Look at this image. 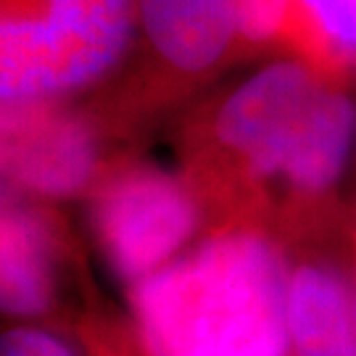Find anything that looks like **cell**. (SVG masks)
<instances>
[{
    "label": "cell",
    "mask_w": 356,
    "mask_h": 356,
    "mask_svg": "<svg viewBox=\"0 0 356 356\" xmlns=\"http://www.w3.org/2000/svg\"><path fill=\"white\" fill-rule=\"evenodd\" d=\"M0 356H111L98 319L82 327L58 325H0Z\"/></svg>",
    "instance_id": "30bf717a"
},
{
    "label": "cell",
    "mask_w": 356,
    "mask_h": 356,
    "mask_svg": "<svg viewBox=\"0 0 356 356\" xmlns=\"http://www.w3.org/2000/svg\"><path fill=\"white\" fill-rule=\"evenodd\" d=\"M135 38L138 0H0V101H85Z\"/></svg>",
    "instance_id": "277c9868"
},
{
    "label": "cell",
    "mask_w": 356,
    "mask_h": 356,
    "mask_svg": "<svg viewBox=\"0 0 356 356\" xmlns=\"http://www.w3.org/2000/svg\"><path fill=\"white\" fill-rule=\"evenodd\" d=\"M280 51L346 82L356 72V0H291Z\"/></svg>",
    "instance_id": "9c48e42d"
},
{
    "label": "cell",
    "mask_w": 356,
    "mask_h": 356,
    "mask_svg": "<svg viewBox=\"0 0 356 356\" xmlns=\"http://www.w3.org/2000/svg\"><path fill=\"white\" fill-rule=\"evenodd\" d=\"M351 264H354L351 275H354V282H356V219L351 222Z\"/></svg>",
    "instance_id": "8fae6325"
},
{
    "label": "cell",
    "mask_w": 356,
    "mask_h": 356,
    "mask_svg": "<svg viewBox=\"0 0 356 356\" xmlns=\"http://www.w3.org/2000/svg\"><path fill=\"white\" fill-rule=\"evenodd\" d=\"M179 172L209 227L312 222L332 201L356 145V103L343 79L275 58L179 127Z\"/></svg>",
    "instance_id": "6da1fadb"
},
{
    "label": "cell",
    "mask_w": 356,
    "mask_h": 356,
    "mask_svg": "<svg viewBox=\"0 0 356 356\" xmlns=\"http://www.w3.org/2000/svg\"><path fill=\"white\" fill-rule=\"evenodd\" d=\"M291 264L280 235L214 225L177 261L127 291L122 356H291Z\"/></svg>",
    "instance_id": "7a4b0ae2"
},
{
    "label": "cell",
    "mask_w": 356,
    "mask_h": 356,
    "mask_svg": "<svg viewBox=\"0 0 356 356\" xmlns=\"http://www.w3.org/2000/svg\"><path fill=\"white\" fill-rule=\"evenodd\" d=\"M76 248L61 204L0 188V325L82 327L92 319Z\"/></svg>",
    "instance_id": "8992f818"
},
{
    "label": "cell",
    "mask_w": 356,
    "mask_h": 356,
    "mask_svg": "<svg viewBox=\"0 0 356 356\" xmlns=\"http://www.w3.org/2000/svg\"><path fill=\"white\" fill-rule=\"evenodd\" d=\"M85 201L95 251L124 291L177 261L209 229L182 172L148 159L116 156Z\"/></svg>",
    "instance_id": "5b68a950"
},
{
    "label": "cell",
    "mask_w": 356,
    "mask_h": 356,
    "mask_svg": "<svg viewBox=\"0 0 356 356\" xmlns=\"http://www.w3.org/2000/svg\"><path fill=\"white\" fill-rule=\"evenodd\" d=\"M119 143L88 101H0V188L53 204L88 198Z\"/></svg>",
    "instance_id": "52a82bcc"
},
{
    "label": "cell",
    "mask_w": 356,
    "mask_h": 356,
    "mask_svg": "<svg viewBox=\"0 0 356 356\" xmlns=\"http://www.w3.org/2000/svg\"><path fill=\"white\" fill-rule=\"evenodd\" d=\"M291 0H138V38L119 74L85 101L116 140L280 48Z\"/></svg>",
    "instance_id": "3957f363"
},
{
    "label": "cell",
    "mask_w": 356,
    "mask_h": 356,
    "mask_svg": "<svg viewBox=\"0 0 356 356\" xmlns=\"http://www.w3.org/2000/svg\"><path fill=\"white\" fill-rule=\"evenodd\" d=\"M291 356H356V282L330 259H304L288 285Z\"/></svg>",
    "instance_id": "ba28073f"
}]
</instances>
